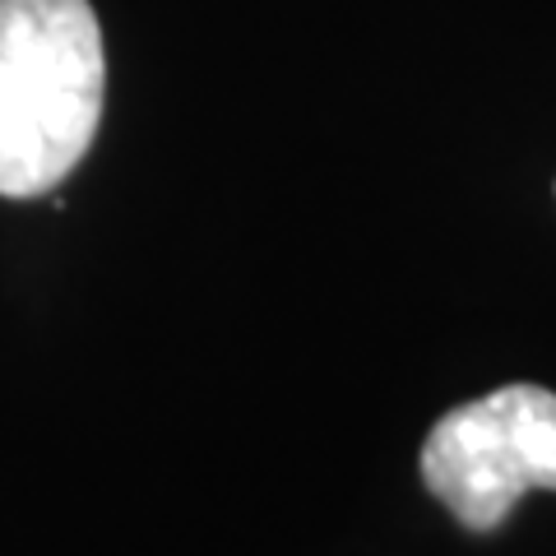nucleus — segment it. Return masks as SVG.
Listing matches in <instances>:
<instances>
[{
	"mask_svg": "<svg viewBox=\"0 0 556 556\" xmlns=\"http://www.w3.org/2000/svg\"><path fill=\"white\" fill-rule=\"evenodd\" d=\"M108 93L89 0H0V195L33 200L84 163Z\"/></svg>",
	"mask_w": 556,
	"mask_h": 556,
	"instance_id": "1",
	"label": "nucleus"
},
{
	"mask_svg": "<svg viewBox=\"0 0 556 556\" xmlns=\"http://www.w3.org/2000/svg\"><path fill=\"white\" fill-rule=\"evenodd\" d=\"M422 482L473 533H492L533 486L556 492V394L506 386L437 417Z\"/></svg>",
	"mask_w": 556,
	"mask_h": 556,
	"instance_id": "2",
	"label": "nucleus"
}]
</instances>
